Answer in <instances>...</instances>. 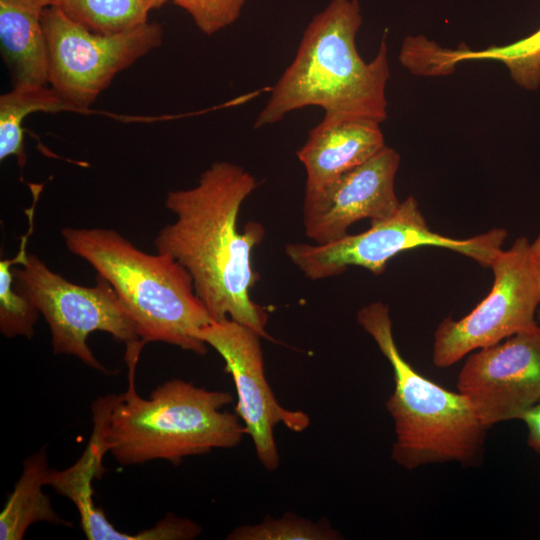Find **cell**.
<instances>
[{"label": "cell", "mask_w": 540, "mask_h": 540, "mask_svg": "<svg viewBox=\"0 0 540 540\" xmlns=\"http://www.w3.org/2000/svg\"><path fill=\"white\" fill-rule=\"evenodd\" d=\"M247 0H171L184 9L206 35L230 26L240 16Z\"/></svg>", "instance_id": "cell-20"}, {"label": "cell", "mask_w": 540, "mask_h": 540, "mask_svg": "<svg viewBox=\"0 0 540 540\" xmlns=\"http://www.w3.org/2000/svg\"><path fill=\"white\" fill-rule=\"evenodd\" d=\"M26 1H29V2L39 6L42 9L53 6V4H54V0H26Z\"/></svg>", "instance_id": "cell-23"}, {"label": "cell", "mask_w": 540, "mask_h": 540, "mask_svg": "<svg viewBox=\"0 0 540 540\" xmlns=\"http://www.w3.org/2000/svg\"><path fill=\"white\" fill-rule=\"evenodd\" d=\"M79 112L51 86L23 83L0 96V160L15 156L23 168L27 157L24 146V119L36 112Z\"/></svg>", "instance_id": "cell-17"}, {"label": "cell", "mask_w": 540, "mask_h": 540, "mask_svg": "<svg viewBox=\"0 0 540 540\" xmlns=\"http://www.w3.org/2000/svg\"><path fill=\"white\" fill-rule=\"evenodd\" d=\"M53 7L88 30L115 34L148 22L147 0H54Z\"/></svg>", "instance_id": "cell-18"}, {"label": "cell", "mask_w": 540, "mask_h": 540, "mask_svg": "<svg viewBox=\"0 0 540 540\" xmlns=\"http://www.w3.org/2000/svg\"><path fill=\"white\" fill-rule=\"evenodd\" d=\"M363 21L358 0H331L306 27L295 57L271 89L254 127L279 122L308 106L323 109L320 123L387 118L388 51L382 40L365 62L356 48Z\"/></svg>", "instance_id": "cell-2"}, {"label": "cell", "mask_w": 540, "mask_h": 540, "mask_svg": "<svg viewBox=\"0 0 540 540\" xmlns=\"http://www.w3.org/2000/svg\"><path fill=\"white\" fill-rule=\"evenodd\" d=\"M42 12V8L26 0H0L1 52L13 86L48 84L49 57Z\"/></svg>", "instance_id": "cell-15"}, {"label": "cell", "mask_w": 540, "mask_h": 540, "mask_svg": "<svg viewBox=\"0 0 540 540\" xmlns=\"http://www.w3.org/2000/svg\"><path fill=\"white\" fill-rule=\"evenodd\" d=\"M50 470L44 448L25 459L20 478L0 514L1 540H22L27 529L38 522L71 526L55 512L42 490L48 485Z\"/></svg>", "instance_id": "cell-16"}, {"label": "cell", "mask_w": 540, "mask_h": 540, "mask_svg": "<svg viewBox=\"0 0 540 540\" xmlns=\"http://www.w3.org/2000/svg\"><path fill=\"white\" fill-rule=\"evenodd\" d=\"M67 249L117 292L143 345L162 342L204 355L199 332L213 320L187 269L168 254L146 253L113 229L65 227Z\"/></svg>", "instance_id": "cell-4"}, {"label": "cell", "mask_w": 540, "mask_h": 540, "mask_svg": "<svg viewBox=\"0 0 540 540\" xmlns=\"http://www.w3.org/2000/svg\"><path fill=\"white\" fill-rule=\"evenodd\" d=\"M15 265V289L45 318L54 354L75 356L89 368L109 374L88 345L92 332L109 333L124 342L126 349L144 346L127 307L102 277L92 287L74 284L26 250Z\"/></svg>", "instance_id": "cell-6"}, {"label": "cell", "mask_w": 540, "mask_h": 540, "mask_svg": "<svg viewBox=\"0 0 540 540\" xmlns=\"http://www.w3.org/2000/svg\"><path fill=\"white\" fill-rule=\"evenodd\" d=\"M169 1L171 0H147L151 10L160 8Z\"/></svg>", "instance_id": "cell-24"}, {"label": "cell", "mask_w": 540, "mask_h": 540, "mask_svg": "<svg viewBox=\"0 0 540 540\" xmlns=\"http://www.w3.org/2000/svg\"><path fill=\"white\" fill-rule=\"evenodd\" d=\"M529 252L531 265L540 292V230L535 239L530 242ZM538 317L540 318V310L538 311Z\"/></svg>", "instance_id": "cell-22"}, {"label": "cell", "mask_w": 540, "mask_h": 540, "mask_svg": "<svg viewBox=\"0 0 540 540\" xmlns=\"http://www.w3.org/2000/svg\"><path fill=\"white\" fill-rule=\"evenodd\" d=\"M457 389L488 428L521 420L540 401V326L472 352Z\"/></svg>", "instance_id": "cell-11"}, {"label": "cell", "mask_w": 540, "mask_h": 540, "mask_svg": "<svg viewBox=\"0 0 540 540\" xmlns=\"http://www.w3.org/2000/svg\"><path fill=\"white\" fill-rule=\"evenodd\" d=\"M113 395L96 400L92 406L93 431L80 458L70 467L50 470L48 485L68 498L76 506L82 530L89 540H136V534L121 532L108 520L104 512L93 501V479L101 478L105 469L102 465L105 447V425L113 407Z\"/></svg>", "instance_id": "cell-14"}, {"label": "cell", "mask_w": 540, "mask_h": 540, "mask_svg": "<svg viewBox=\"0 0 540 540\" xmlns=\"http://www.w3.org/2000/svg\"><path fill=\"white\" fill-rule=\"evenodd\" d=\"M400 164L396 150L385 146L363 164L314 193H305L303 224L315 244L346 236L362 219L370 222L390 217L399 207L394 181Z\"/></svg>", "instance_id": "cell-12"}, {"label": "cell", "mask_w": 540, "mask_h": 540, "mask_svg": "<svg viewBox=\"0 0 540 540\" xmlns=\"http://www.w3.org/2000/svg\"><path fill=\"white\" fill-rule=\"evenodd\" d=\"M507 237L495 228L470 238H452L428 226L418 202L408 197L388 218L371 222L369 229L327 244L292 243L285 246L290 261L310 280L339 275L350 266H359L375 275L382 274L388 261L399 253L423 246H434L460 253L478 264L490 267Z\"/></svg>", "instance_id": "cell-7"}, {"label": "cell", "mask_w": 540, "mask_h": 540, "mask_svg": "<svg viewBox=\"0 0 540 540\" xmlns=\"http://www.w3.org/2000/svg\"><path fill=\"white\" fill-rule=\"evenodd\" d=\"M128 388L116 395L105 425V447L121 466L183 459L213 449L238 446L246 434L240 418L222 411L234 397L181 379L168 380L148 398L138 395L135 371L139 356L125 358Z\"/></svg>", "instance_id": "cell-3"}, {"label": "cell", "mask_w": 540, "mask_h": 540, "mask_svg": "<svg viewBox=\"0 0 540 540\" xmlns=\"http://www.w3.org/2000/svg\"><path fill=\"white\" fill-rule=\"evenodd\" d=\"M228 540H338L339 531L329 521H312L287 512L279 518L267 515L262 522L241 525L226 537Z\"/></svg>", "instance_id": "cell-19"}, {"label": "cell", "mask_w": 540, "mask_h": 540, "mask_svg": "<svg viewBox=\"0 0 540 540\" xmlns=\"http://www.w3.org/2000/svg\"><path fill=\"white\" fill-rule=\"evenodd\" d=\"M521 421L527 429V443L540 454V401L524 414Z\"/></svg>", "instance_id": "cell-21"}, {"label": "cell", "mask_w": 540, "mask_h": 540, "mask_svg": "<svg viewBox=\"0 0 540 540\" xmlns=\"http://www.w3.org/2000/svg\"><path fill=\"white\" fill-rule=\"evenodd\" d=\"M357 321L392 367L395 386L386 402L395 429L392 459L409 470L436 463L475 462L489 428L468 398L421 375L402 356L386 304L364 306L357 312Z\"/></svg>", "instance_id": "cell-5"}, {"label": "cell", "mask_w": 540, "mask_h": 540, "mask_svg": "<svg viewBox=\"0 0 540 540\" xmlns=\"http://www.w3.org/2000/svg\"><path fill=\"white\" fill-rule=\"evenodd\" d=\"M42 24L48 47V84L79 112L86 111L118 73L163 41V30L155 22L99 34L53 6L43 9Z\"/></svg>", "instance_id": "cell-8"}, {"label": "cell", "mask_w": 540, "mask_h": 540, "mask_svg": "<svg viewBox=\"0 0 540 540\" xmlns=\"http://www.w3.org/2000/svg\"><path fill=\"white\" fill-rule=\"evenodd\" d=\"M427 42V40H425V43ZM425 46V45H424ZM424 46H421V50L423 49ZM423 52V51H422ZM421 73H423L422 69H421ZM424 74V73H423Z\"/></svg>", "instance_id": "cell-25"}, {"label": "cell", "mask_w": 540, "mask_h": 540, "mask_svg": "<svg viewBox=\"0 0 540 540\" xmlns=\"http://www.w3.org/2000/svg\"><path fill=\"white\" fill-rule=\"evenodd\" d=\"M530 242L517 238L492 261L493 284L466 316L443 319L434 333L433 363L447 368L467 354L494 345L537 325L540 292L529 252Z\"/></svg>", "instance_id": "cell-9"}, {"label": "cell", "mask_w": 540, "mask_h": 540, "mask_svg": "<svg viewBox=\"0 0 540 540\" xmlns=\"http://www.w3.org/2000/svg\"><path fill=\"white\" fill-rule=\"evenodd\" d=\"M379 122L368 119L316 125L297 157L306 171L305 193L320 191L386 145Z\"/></svg>", "instance_id": "cell-13"}, {"label": "cell", "mask_w": 540, "mask_h": 540, "mask_svg": "<svg viewBox=\"0 0 540 540\" xmlns=\"http://www.w3.org/2000/svg\"><path fill=\"white\" fill-rule=\"evenodd\" d=\"M199 338L223 358L237 392L235 413L253 441L259 462L269 471L276 470L280 456L274 427L282 423L303 432L310 425L309 415L277 401L265 376L262 337L255 330L230 319L212 321L200 330Z\"/></svg>", "instance_id": "cell-10"}, {"label": "cell", "mask_w": 540, "mask_h": 540, "mask_svg": "<svg viewBox=\"0 0 540 540\" xmlns=\"http://www.w3.org/2000/svg\"><path fill=\"white\" fill-rule=\"evenodd\" d=\"M256 187L243 167L214 162L196 186L167 193L165 206L176 218L159 231L154 245L187 269L213 321L230 319L270 339L268 314L250 297L258 279L252 253L264 228L249 222L242 232L238 229L241 206Z\"/></svg>", "instance_id": "cell-1"}]
</instances>
